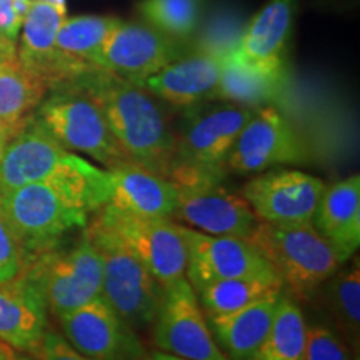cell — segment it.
<instances>
[{"mask_svg":"<svg viewBox=\"0 0 360 360\" xmlns=\"http://www.w3.org/2000/svg\"><path fill=\"white\" fill-rule=\"evenodd\" d=\"M109 170L74 152L40 182L0 193V214L24 247L29 264L57 249L62 238L84 229L109 200Z\"/></svg>","mask_w":360,"mask_h":360,"instance_id":"1","label":"cell"},{"mask_svg":"<svg viewBox=\"0 0 360 360\" xmlns=\"http://www.w3.org/2000/svg\"><path fill=\"white\" fill-rule=\"evenodd\" d=\"M96 97L129 164L167 179L177 134L160 98L141 85L97 70L80 79Z\"/></svg>","mask_w":360,"mask_h":360,"instance_id":"2","label":"cell"},{"mask_svg":"<svg viewBox=\"0 0 360 360\" xmlns=\"http://www.w3.org/2000/svg\"><path fill=\"white\" fill-rule=\"evenodd\" d=\"M35 117L67 150L84 154L103 169L129 164L112 135L96 97L82 80L49 90Z\"/></svg>","mask_w":360,"mask_h":360,"instance_id":"3","label":"cell"},{"mask_svg":"<svg viewBox=\"0 0 360 360\" xmlns=\"http://www.w3.org/2000/svg\"><path fill=\"white\" fill-rule=\"evenodd\" d=\"M102 260V297L134 332L154 323L164 287L97 217L84 227Z\"/></svg>","mask_w":360,"mask_h":360,"instance_id":"4","label":"cell"},{"mask_svg":"<svg viewBox=\"0 0 360 360\" xmlns=\"http://www.w3.org/2000/svg\"><path fill=\"white\" fill-rule=\"evenodd\" d=\"M255 109L225 102L188 115L177 135L167 179L172 184L220 180L233 143Z\"/></svg>","mask_w":360,"mask_h":360,"instance_id":"5","label":"cell"},{"mask_svg":"<svg viewBox=\"0 0 360 360\" xmlns=\"http://www.w3.org/2000/svg\"><path fill=\"white\" fill-rule=\"evenodd\" d=\"M247 240L297 297H309L340 267L334 249L314 224L274 225L259 222Z\"/></svg>","mask_w":360,"mask_h":360,"instance_id":"6","label":"cell"},{"mask_svg":"<svg viewBox=\"0 0 360 360\" xmlns=\"http://www.w3.org/2000/svg\"><path fill=\"white\" fill-rule=\"evenodd\" d=\"M47 310L60 315L102 297V260L85 231L69 249H53L27 265Z\"/></svg>","mask_w":360,"mask_h":360,"instance_id":"7","label":"cell"},{"mask_svg":"<svg viewBox=\"0 0 360 360\" xmlns=\"http://www.w3.org/2000/svg\"><path fill=\"white\" fill-rule=\"evenodd\" d=\"M94 217L146 265L164 289L186 277V244L172 219L139 217L109 205L98 209Z\"/></svg>","mask_w":360,"mask_h":360,"instance_id":"8","label":"cell"},{"mask_svg":"<svg viewBox=\"0 0 360 360\" xmlns=\"http://www.w3.org/2000/svg\"><path fill=\"white\" fill-rule=\"evenodd\" d=\"M154 344L187 360H229L215 342L199 297L186 277L164 289L154 319Z\"/></svg>","mask_w":360,"mask_h":360,"instance_id":"9","label":"cell"},{"mask_svg":"<svg viewBox=\"0 0 360 360\" xmlns=\"http://www.w3.org/2000/svg\"><path fill=\"white\" fill-rule=\"evenodd\" d=\"M300 135L282 112L270 105L259 107L242 127L225 169L238 174H259L285 164L305 160Z\"/></svg>","mask_w":360,"mask_h":360,"instance_id":"10","label":"cell"},{"mask_svg":"<svg viewBox=\"0 0 360 360\" xmlns=\"http://www.w3.org/2000/svg\"><path fill=\"white\" fill-rule=\"evenodd\" d=\"M177 205L172 217L180 225L209 236L249 238L260 220L247 200L220 186V180L174 184Z\"/></svg>","mask_w":360,"mask_h":360,"instance_id":"11","label":"cell"},{"mask_svg":"<svg viewBox=\"0 0 360 360\" xmlns=\"http://www.w3.org/2000/svg\"><path fill=\"white\" fill-rule=\"evenodd\" d=\"M326 184L300 170H270L250 179L242 197L260 222L274 225H310Z\"/></svg>","mask_w":360,"mask_h":360,"instance_id":"12","label":"cell"},{"mask_svg":"<svg viewBox=\"0 0 360 360\" xmlns=\"http://www.w3.org/2000/svg\"><path fill=\"white\" fill-rule=\"evenodd\" d=\"M179 227L187 254L186 278L195 292L225 278L276 272L247 238L209 236L180 224Z\"/></svg>","mask_w":360,"mask_h":360,"instance_id":"13","label":"cell"},{"mask_svg":"<svg viewBox=\"0 0 360 360\" xmlns=\"http://www.w3.org/2000/svg\"><path fill=\"white\" fill-rule=\"evenodd\" d=\"M179 57V40L167 37L146 22L120 20L103 44L101 70L141 85Z\"/></svg>","mask_w":360,"mask_h":360,"instance_id":"14","label":"cell"},{"mask_svg":"<svg viewBox=\"0 0 360 360\" xmlns=\"http://www.w3.org/2000/svg\"><path fill=\"white\" fill-rule=\"evenodd\" d=\"M64 339L90 360H139L142 345L135 332L103 297L58 317Z\"/></svg>","mask_w":360,"mask_h":360,"instance_id":"15","label":"cell"},{"mask_svg":"<svg viewBox=\"0 0 360 360\" xmlns=\"http://www.w3.org/2000/svg\"><path fill=\"white\" fill-rule=\"evenodd\" d=\"M69 155L70 152L32 114L4 147L0 157V193L51 177Z\"/></svg>","mask_w":360,"mask_h":360,"instance_id":"16","label":"cell"},{"mask_svg":"<svg viewBox=\"0 0 360 360\" xmlns=\"http://www.w3.org/2000/svg\"><path fill=\"white\" fill-rule=\"evenodd\" d=\"M225 49L202 47L191 56L175 58L143 80L141 87L174 107H193L214 98Z\"/></svg>","mask_w":360,"mask_h":360,"instance_id":"17","label":"cell"},{"mask_svg":"<svg viewBox=\"0 0 360 360\" xmlns=\"http://www.w3.org/2000/svg\"><path fill=\"white\" fill-rule=\"evenodd\" d=\"M47 330V305L27 274L0 282V340L8 347L34 352Z\"/></svg>","mask_w":360,"mask_h":360,"instance_id":"18","label":"cell"},{"mask_svg":"<svg viewBox=\"0 0 360 360\" xmlns=\"http://www.w3.org/2000/svg\"><path fill=\"white\" fill-rule=\"evenodd\" d=\"M107 170L110 191L105 205L139 217L172 219L177 191L169 179L134 164Z\"/></svg>","mask_w":360,"mask_h":360,"instance_id":"19","label":"cell"},{"mask_svg":"<svg viewBox=\"0 0 360 360\" xmlns=\"http://www.w3.org/2000/svg\"><path fill=\"white\" fill-rule=\"evenodd\" d=\"M65 20V8L32 0L20 27L17 57L49 90L64 85L60 60L56 47L57 32Z\"/></svg>","mask_w":360,"mask_h":360,"instance_id":"20","label":"cell"},{"mask_svg":"<svg viewBox=\"0 0 360 360\" xmlns=\"http://www.w3.org/2000/svg\"><path fill=\"white\" fill-rule=\"evenodd\" d=\"M312 224L334 249L340 264L354 257L360 245V177L357 174L326 187Z\"/></svg>","mask_w":360,"mask_h":360,"instance_id":"21","label":"cell"},{"mask_svg":"<svg viewBox=\"0 0 360 360\" xmlns=\"http://www.w3.org/2000/svg\"><path fill=\"white\" fill-rule=\"evenodd\" d=\"M120 19L102 15H80L62 22L56 47L60 60L64 84L101 70V53L107 35Z\"/></svg>","mask_w":360,"mask_h":360,"instance_id":"22","label":"cell"},{"mask_svg":"<svg viewBox=\"0 0 360 360\" xmlns=\"http://www.w3.org/2000/svg\"><path fill=\"white\" fill-rule=\"evenodd\" d=\"M294 0H269L236 44L233 56L259 67H285L283 49L289 37Z\"/></svg>","mask_w":360,"mask_h":360,"instance_id":"23","label":"cell"},{"mask_svg":"<svg viewBox=\"0 0 360 360\" xmlns=\"http://www.w3.org/2000/svg\"><path fill=\"white\" fill-rule=\"evenodd\" d=\"M285 67H259L233 56L231 47L222 53V67L214 98L236 105L259 109L281 96Z\"/></svg>","mask_w":360,"mask_h":360,"instance_id":"24","label":"cell"},{"mask_svg":"<svg viewBox=\"0 0 360 360\" xmlns=\"http://www.w3.org/2000/svg\"><path fill=\"white\" fill-rule=\"evenodd\" d=\"M281 295L232 314L207 315L214 339L229 360H249L255 354L272 326Z\"/></svg>","mask_w":360,"mask_h":360,"instance_id":"25","label":"cell"},{"mask_svg":"<svg viewBox=\"0 0 360 360\" xmlns=\"http://www.w3.org/2000/svg\"><path fill=\"white\" fill-rule=\"evenodd\" d=\"M49 89L19 57L0 58V129L13 135L37 110Z\"/></svg>","mask_w":360,"mask_h":360,"instance_id":"26","label":"cell"},{"mask_svg":"<svg viewBox=\"0 0 360 360\" xmlns=\"http://www.w3.org/2000/svg\"><path fill=\"white\" fill-rule=\"evenodd\" d=\"M283 282L277 272L225 278L202 287L199 292L200 307L205 315L232 314L250 305L262 302L283 292Z\"/></svg>","mask_w":360,"mask_h":360,"instance_id":"27","label":"cell"},{"mask_svg":"<svg viewBox=\"0 0 360 360\" xmlns=\"http://www.w3.org/2000/svg\"><path fill=\"white\" fill-rule=\"evenodd\" d=\"M307 322L294 299L281 295L267 335L249 360H304Z\"/></svg>","mask_w":360,"mask_h":360,"instance_id":"28","label":"cell"},{"mask_svg":"<svg viewBox=\"0 0 360 360\" xmlns=\"http://www.w3.org/2000/svg\"><path fill=\"white\" fill-rule=\"evenodd\" d=\"M200 4L202 0H141L137 11L142 22L180 42L195 32Z\"/></svg>","mask_w":360,"mask_h":360,"instance_id":"29","label":"cell"},{"mask_svg":"<svg viewBox=\"0 0 360 360\" xmlns=\"http://www.w3.org/2000/svg\"><path fill=\"white\" fill-rule=\"evenodd\" d=\"M327 300L337 326L352 340H359L360 328V265L359 259L344 272L328 278Z\"/></svg>","mask_w":360,"mask_h":360,"instance_id":"30","label":"cell"},{"mask_svg":"<svg viewBox=\"0 0 360 360\" xmlns=\"http://www.w3.org/2000/svg\"><path fill=\"white\" fill-rule=\"evenodd\" d=\"M304 360H352L347 345L332 328L307 326Z\"/></svg>","mask_w":360,"mask_h":360,"instance_id":"31","label":"cell"},{"mask_svg":"<svg viewBox=\"0 0 360 360\" xmlns=\"http://www.w3.org/2000/svg\"><path fill=\"white\" fill-rule=\"evenodd\" d=\"M29 259L19 238L0 214V282H8L25 272Z\"/></svg>","mask_w":360,"mask_h":360,"instance_id":"32","label":"cell"},{"mask_svg":"<svg viewBox=\"0 0 360 360\" xmlns=\"http://www.w3.org/2000/svg\"><path fill=\"white\" fill-rule=\"evenodd\" d=\"M39 360H90L79 354L64 337L53 330H45L42 340L32 352Z\"/></svg>","mask_w":360,"mask_h":360,"instance_id":"33","label":"cell"},{"mask_svg":"<svg viewBox=\"0 0 360 360\" xmlns=\"http://www.w3.org/2000/svg\"><path fill=\"white\" fill-rule=\"evenodd\" d=\"M22 20L13 11V0H0V30L7 35L12 42L17 44L20 34Z\"/></svg>","mask_w":360,"mask_h":360,"instance_id":"34","label":"cell"},{"mask_svg":"<svg viewBox=\"0 0 360 360\" xmlns=\"http://www.w3.org/2000/svg\"><path fill=\"white\" fill-rule=\"evenodd\" d=\"M17 56V44L12 42L6 34L0 30V58H8Z\"/></svg>","mask_w":360,"mask_h":360,"instance_id":"35","label":"cell"},{"mask_svg":"<svg viewBox=\"0 0 360 360\" xmlns=\"http://www.w3.org/2000/svg\"><path fill=\"white\" fill-rule=\"evenodd\" d=\"M139 360H187V359H182V357H175V355H170V354H165V352H152V354H147V355H142Z\"/></svg>","mask_w":360,"mask_h":360,"instance_id":"36","label":"cell"},{"mask_svg":"<svg viewBox=\"0 0 360 360\" xmlns=\"http://www.w3.org/2000/svg\"><path fill=\"white\" fill-rule=\"evenodd\" d=\"M0 360H19L17 359V355L12 352L11 349H8V345L6 342L0 340Z\"/></svg>","mask_w":360,"mask_h":360,"instance_id":"37","label":"cell"},{"mask_svg":"<svg viewBox=\"0 0 360 360\" xmlns=\"http://www.w3.org/2000/svg\"><path fill=\"white\" fill-rule=\"evenodd\" d=\"M12 135L7 134L6 130L0 129V157H2V152H4V147H6V143L8 142V139H11Z\"/></svg>","mask_w":360,"mask_h":360,"instance_id":"38","label":"cell"},{"mask_svg":"<svg viewBox=\"0 0 360 360\" xmlns=\"http://www.w3.org/2000/svg\"><path fill=\"white\" fill-rule=\"evenodd\" d=\"M40 2H47V4H52V6L65 8V0H40Z\"/></svg>","mask_w":360,"mask_h":360,"instance_id":"39","label":"cell"},{"mask_svg":"<svg viewBox=\"0 0 360 360\" xmlns=\"http://www.w3.org/2000/svg\"><path fill=\"white\" fill-rule=\"evenodd\" d=\"M355 360H359V359H355Z\"/></svg>","mask_w":360,"mask_h":360,"instance_id":"40","label":"cell"}]
</instances>
